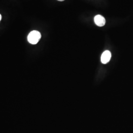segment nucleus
<instances>
[{
    "label": "nucleus",
    "instance_id": "nucleus-4",
    "mask_svg": "<svg viewBox=\"0 0 133 133\" xmlns=\"http://www.w3.org/2000/svg\"><path fill=\"white\" fill-rule=\"evenodd\" d=\"M1 19H2V15H1V14H0V21H1Z\"/></svg>",
    "mask_w": 133,
    "mask_h": 133
},
{
    "label": "nucleus",
    "instance_id": "nucleus-5",
    "mask_svg": "<svg viewBox=\"0 0 133 133\" xmlns=\"http://www.w3.org/2000/svg\"><path fill=\"white\" fill-rule=\"evenodd\" d=\"M58 1H60V2H62V1H65V0H58Z\"/></svg>",
    "mask_w": 133,
    "mask_h": 133
},
{
    "label": "nucleus",
    "instance_id": "nucleus-3",
    "mask_svg": "<svg viewBox=\"0 0 133 133\" xmlns=\"http://www.w3.org/2000/svg\"><path fill=\"white\" fill-rule=\"evenodd\" d=\"M111 57V54L109 50L104 52L101 56V62L103 64H107L109 62Z\"/></svg>",
    "mask_w": 133,
    "mask_h": 133
},
{
    "label": "nucleus",
    "instance_id": "nucleus-1",
    "mask_svg": "<svg viewBox=\"0 0 133 133\" xmlns=\"http://www.w3.org/2000/svg\"><path fill=\"white\" fill-rule=\"evenodd\" d=\"M41 34L38 31H33L29 34L27 39L29 43L32 44H36L38 43L41 38Z\"/></svg>",
    "mask_w": 133,
    "mask_h": 133
},
{
    "label": "nucleus",
    "instance_id": "nucleus-2",
    "mask_svg": "<svg viewBox=\"0 0 133 133\" xmlns=\"http://www.w3.org/2000/svg\"><path fill=\"white\" fill-rule=\"evenodd\" d=\"M94 22L96 25L99 27H103L105 24V18L101 15H97L94 17Z\"/></svg>",
    "mask_w": 133,
    "mask_h": 133
}]
</instances>
